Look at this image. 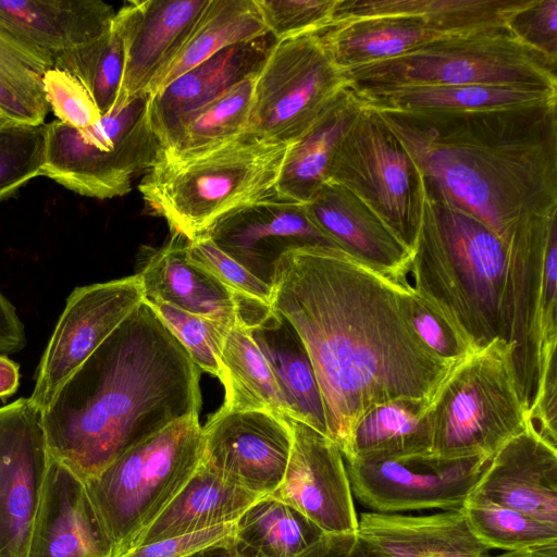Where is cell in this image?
<instances>
[{
	"instance_id": "obj_1",
	"label": "cell",
	"mask_w": 557,
	"mask_h": 557,
	"mask_svg": "<svg viewBox=\"0 0 557 557\" xmlns=\"http://www.w3.org/2000/svg\"><path fill=\"white\" fill-rule=\"evenodd\" d=\"M401 288L335 248L305 246L277 262L271 306L308 350L327 435L343 456L369 409L398 399L428 406L451 368L413 331Z\"/></svg>"
},
{
	"instance_id": "obj_2",
	"label": "cell",
	"mask_w": 557,
	"mask_h": 557,
	"mask_svg": "<svg viewBox=\"0 0 557 557\" xmlns=\"http://www.w3.org/2000/svg\"><path fill=\"white\" fill-rule=\"evenodd\" d=\"M370 110L410 154L428 191L509 244L546 251L557 228V99L485 110Z\"/></svg>"
},
{
	"instance_id": "obj_3",
	"label": "cell",
	"mask_w": 557,
	"mask_h": 557,
	"mask_svg": "<svg viewBox=\"0 0 557 557\" xmlns=\"http://www.w3.org/2000/svg\"><path fill=\"white\" fill-rule=\"evenodd\" d=\"M199 379L144 299L39 413L48 453L87 481L149 435L199 416Z\"/></svg>"
},
{
	"instance_id": "obj_4",
	"label": "cell",
	"mask_w": 557,
	"mask_h": 557,
	"mask_svg": "<svg viewBox=\"0 0 557 557\" xmlns=\"http://www.w3.org/2000/svg\"><path fill=\"white\" fill-rule=\"evenodd\" d=\"M545 256L546 251L509 244L472 214L428 191L422 180L421 225L406 283L451 324L472 351L495 341L511 348L528 413L545 366L556 354L545 352L542 341Z\"/></svg>"
},
{
	"instance_id": "obj_5",
	"label": "cell",
	"mask_w": 557,
	"mask_h": 557,
	"mask_svg": "<svg viewBox=\"0 0 557 557\" xmlns=\"http://www.w3.org/2000/svg\"><path fill=\"white\" fill-rule=\"evenodd\" d=\"M288 146L243 132L189 152L161 149L138 190L152 214L193 240L226 215L276 196Z\"/></svg>"
},
{
	"instance_id": "obj_6",
	"label": "cell",
	"mask_w": 557,
	"mask_h": 557,
	"mask_svg": "<svg viewBox=\"0 0 557 557\" xmlns=\"http://www.w3.org/2000/svg\"><path fill=\"white\" fill-rule=\"evenodd\" d=\"M557 62L508 26L451 35L400 55L341 70L355 92L401 87L480 85L557 91Z\"/></svg>"
},
{
	"instance_id": "obj_7",
	"label": "cell",
	"mask_w": 557,
	"mask_h": 557,
	"mask_svg": "<svg viewBox=\"0 0 557 557\" xmlns=\"http://www.w3.org/2000/svg\"><path fill=\"white\" fill-rule=\"evenodd\" d=\"M203 453L199 416L180 419L129 447L85 481L112 557L161 515L198 469Z\"/></svg>"
},
{
	"instance_id": "obj_8",
	"label": "cell",
	"mask_w": 557,
	"mask_h": 557,
	"mask_svg": "<svg viewBox=\"0 0 557 557\" xmlns=\"http://www.w3.org/2000/svg\"><path fill=\"white\" fill-rule=\"evenodd\" d=\"M424 416L433 456L491 459L528 425L511 348L495 341L454 364Z\"/></svg>"
},
{
	"instance_id": "obj_9",
	"label": "cell",
	"mask_w": 557,
	"mask_h": 557,
	"mask_svg": "<svg viewBox=\"0 0 557 557\" xmlns=\"http://www.w3.org/2000/svg\"><path fill=\"white\" fill-rule=\"evenodd\" d=\"M148 100L139 96L86 128L58 120L47 124L41 175L97 199L129 193L135 176L146 173L162 149L149 124Z\"/></svg>"
},
{
	"instance_id": "obj_10",
	"label": "cell",
	"mask_w": 557,
	"mask_h": 557,
	"mask_svg": "<svg viewBox=\"0 0 557 557\" xmlns=\"http://www.w3.org/2000/svg\"><path fill=\"white\" fill-rule=\"evenodd\" d=\"M326 181L362 200L411 252L422 214V176L377 114L362 107L335 146Z\"/></svg>"
},
{
	"instance_id": "obj_11",
	"label": "cell",
	"mask_w": 557,
	"mask_h": 557,
	"mask_svg": "<svg viewBox=\"0 0 557 557\" xmlns=\"http://www.w3.org/2000/svg\"><path fill=\"white\" fill-rule=\"evenodd\" d=\"M347 88L317 34L274 41L255 74L244 132L290 144Z\"/></svg>"
},
{
	"instance_id": "obj_12",
	"label": "cell",
	"mask_w": 557,
	"mask_h": 557,
	"mask_svg": "<svg viewBox=\"0 0 557 557\" xmlns=\"http://www.w3.org/2000/svg\"><path fill=\"white\" fill-rule=\"evenodd\" d=\"M491 459H442L425 454L344 460L352 494L363 506L374 512L403 513L461 509Z\"/></svg>"
},
{
	"instance_id": "obj_13",
	"label": "cell",
	"mask_w": 557,
	"mask_h": 557,
	"mask_svg": "<svg viewBox=\"0 0 557 557\" xmlns=\"http://www.w3.org/2000/svg\"><path fill=\"white\" fill-rule=\"evenodd\" d=\"M144 299L137 273L73 289L37 368L29 401L39 413Z\"/></svg>"
},
{
	"instance_id": "obj_14",
	"label": "cell",
	"mask_w": 557,
	"mask_h": 557,
	"mask_svg": "<svg viewBox=\"0 0 557 557\" xmlns=\"http://www.w3.org/2000/svg\"><path fill=\"white\" fill-rule=\"evenodd\" d=\"M202 433L201 463L206 468L260 497L278 487L293 443L288 417L220 407Z\"/></svg>"
},
{
	"instance_id": "obj_15",
	"label": "cell",
	"mask_w": 557,
	"mask_h": 557,
	"mask_svg": "<svg viewBox=\"0 0 557 557\" xmlns=\"http://www.w3.org/2000/svg\"><path fill=\"white\" fill-rule=\"evenodd\" d=\"M49 453L29 398L0 408V557H27Z\"/></svg>"
},
{
	"instance_id": "obj_16",
	"label": "cell",
	"mask_w": 557,
	"mask_h": 557,
	"mask_svg": "<svg viewBox=\"0 0 557 557\" xmlns=\"http://www.w3.org/2000/svg\"><path fill=\"white\" fill-rule=\"evenodd\" d=\"M293 434L286 470L271 494L323 533H357L358 516L339 447L308 424L289 418Z\"/></svg>"
},
{
	"instance_id": "obj_17",
	"label": "cell",
	"mask_w": 557,
	"mask_h": 557,
	"mask_svg": "<svg viewBox=\"0 0 557 557\" xmlns=\"http://www.w3.org/2000/svg\"><path fill=\"white\" fill-rule=\"evenodd\" d=\"M209 0H133L115 13L123 76L114 109L149 91L185 44ZM113 109V110H114Z\"/></svg>"
},
{
	"instance_id": "obj_18",
	"label": "cell",
	"mask_w": 557,
	"mask_h": 557,
	"mask_svg": "<svg viewBox=\"0 0 557 557\" xmlns=\"http://www.w3.org/2000/svg\"><path fill=\"white\" fill-rule=\"evenodd\" d=\"M205 235L271 287L285 252L305 246L339 249L309 219L304 203L276 196L226 215Z\"/></svg>"
},
{
	"instance_id": "obj_19",
	"label": "cell",
	"mask_w": 557,
	"mask_h": 557,
	"mask_svg": "<svg viewBox=\"0 0 557 557\" xmlns=\"http://www.w3.org/2000/svg\"><path fill=\"white\" fill-rule=\"evenodd\" d=\"M471 494L557 527V447L528 424L495 453Z\"/></svg>"
},
{
	"instance_id": "obj_20",
	"label": "cell",
	"mask_w": 557,
	"mask_h": 557,
	"mask_svg": "<svg viewBox=\"0 0 557 557\" xmlns=\"http://www.w3.org/2000/svg\"><path fill=\"white\" fill-rule=\"evenodd\" d=\"M27 557H112L85 481L50 455Z\"/></svg>"
},
{
	"instance_id": "obj_21",
	"label": "cell",
	"mask_w": 557,
	"mask_h": 557,
	"mask_svg": "<svg viewBox=\"0 0 557 557\" xmlns=\"http://www.w3.org/2000/svg\"><path fill=\"white\" fill-rule=\"evenodd\" d=\"M186 247L187 239L172 232L163 246L146 251L137 272L145 300L165 302L228 326L245 323L267 309L238 298L209 271L190 261Z\"/></svg>"
},
{
	"instance_id": "obj_22",
	"label": "cell",
	"mask_w": 557,
	"mask_h": 557,
	"mask_svg": "<svg viewBox=\"0 0 557 557\" xmlns=\"http://www.w3.org/2000/svg\"><path fill=\"white\" fill-rule=\"evenodd\" d=\"M304 205L313 224L341 250L392 280L405 283L412 253L350 190L326 181Z\"/></svg>"
},
{
	"instance_id": "obj_23",
	"label": "cell",
	"mask_w": 557,
	"mask_h": 557,
	"mask_svg": "<svg viewBox=\"0 0 557 557\" xmlns=\"http://www.w3.org/2000/svg\"><path fill=\"white\" fill-rule=\"evenodd\" d=\"M274 41L269 34L223 49L159 92L148 96L149 124L161 148L170 147L175 134L193 112L255 74Z\"/></svg>"
},
{
	"instance_id": "obj_24",
	"label": "cell",
	"mask_w": 557,
	"mask_h": 557,
	"mask_svg": "<svg viewBox=\"0 0 557 557\" xmlns=\"http://www.w3.org/2000/svg\"><path fill=\"white\" fill-rule=\"evenodd\" d=\"M115 13L101 0H0V26L51 65L104 36Z\"/></svg>"
},
{
	"instance_id": "obj_25",
	"label": "cell",
	"mask_w": 557,
	"mask_h": 557,
	"mask_svg": "<svg viewBox=\"0 0 557 557\" xmlns=\"http://www.w3.org/2000/svg\"><path fill=\"white\" fill-rule=\"evenodd\" d=\"M358 535L376 557H490L461 509L432 515L362 512Z\"/></svg>"
},
{
	"instance_id": "obj_26",
	"label": "cell",
	"mask_w": 557,
	"mask_h": 557,
	"mask_svg": "<svg viewBox=\"0 0 557 557\" xmlns=\"http://www.w3.org/2000/svg\"><path fill=\"white\" fill-rule=\"evenodd\" d=\"M249 330L275 376L288 418L301 421L329 437L315 372L294 326L272 308Z\"/></svg>"
},
{
	"instance_id": "obj_27",
	"label": "cell",
	"mask_w": 557,
	"mask_h": 557,
	"mask_svg": "<svg viewBox=\"0 0 557 557\" xmlns=\"http://www.w3.org/2000/svg\"><path fill=\"white\" fill-rule=\"evenodd\" d=\"M259 498L261 497L222 479L200 462L189 481L134 541L131 549L234 523Z\"/></svg>"
},
{
	"instance_id": "obj_28",
	"label": "cell",
	"mask_w": 557,
	"mask_h": 557,
	"mask_svg": "<svg viewBox=\"0 0 557 557\" xmlns=\"http://www.w3.org/2000/svg\"><path fill=\"white\" fill-rule=\"evenodd\" d=\"M317 35L333 63L344 70L394 58L454 34L431 27L420 18L384 16L335 21Z\"/></svg>"
},
{
	"instance_id": "obj_29",
	"label": "cell",
	"mask_w": 557,
	"mask_h": 557,
	"mask_svg": "<svg viewBox=\"0 0 557 557\" xmlns=\"http://www.w3.org/2000/svg\"><path fill=\"white\" fill-rule=\"evenodd\" d=\"M531 0H338L334 22L407 16L448 34L507 26Z\"/></svg>"
},
{
	"instance_id": "obj_30",
	"label": "cell",
	"mask_w": 557,
	"mask_h": 557,
	"mask_svg": "<svg viewBox=\"0 0 557 557\" xmlns=\"http://www.w3.org/2000/svg\"><path fill=\"white\" fill-rule=\"evenodd\" d=\"M361 109L347 88L320 117L288 146L276 184V197L306 203L326 182L331 157L338 140Z\"/></svg>"
},
{
	"instance_id": "obj_31",
	"label": "cell",
	"mask_w": 557,
	"mask_h": 557,
	"mask_svg": "<svg viewBox=\"0 0 557 557\" xmlns=\"http://www.w3.org/2000/svg\"><path fill=\"white\" fill-rule=\"evenodd\" d=\"M255 0H209L185 44L152 85L149 95L228 47L268 36Z\"/></svg>"
},
{
	"instance_id": "obj_32",
	"label": "cell",
	"mask_w": 557,
	"mask_h": 557,
	"mask_svg": "<svg viewBox=\"0 0 557 557\" xmlns=\"http://www.w3.org/2000/svg\"><path fill=\"white\" fill-rule=\"evenodd\" d=\"M219 368V379L225 389L223 409L264 410L288 417L275 376L244 322L228 329Z\"/></svg>"
},
{
	"instance_id": "obj_33",
	"label": "cell",
	"mask_w": 557,
	"mask_h": 557,
	"mask_svg": "<svg viewBox=\"0 0 557 557\" xmlns=\"http://www.w3.org/2000/svg\"><path fill=\"white\" fill-rule=\"evenodd\" d=\"M426 405L398 399L369 409L354 428L345 460H375L431 454Z\"/></svg>"
},
{
	"instance_id": "obj_34",
	"label": "cell",
	"mask_w": 557,
	"mask_h": 557,
	"mask_svg": "<svg viewBox=\"0 0 557 557\" xmlns=\"http://www.w3.org/2000/svg\"><path fill=\"white\" fill-rule=\"evenodd\" d=\"M355 94L364 108L391 110H485L557 99V91L480 85L401 87Z\"/></svg>"
},
{
	"instance_id": "obj_35",
	"label": "cell",
	"mask_w": 557,
	"mask_h": 557,
	"mask_svg": "<svg viewBox=\"0 0 557 557\" xmlns=\"http://www.w3.org/2000/svg\"><path fill=\"white\" fill-rule=\"evenodd\" d=\"M51 63L0 26V114L11 123L44 124L50 110L42 77Z\"/></svg>"
},
{
	"instance_id": "obj_36",
	"label": "cell",
	"mask_w": 557,
	"mask_h": 557,
	"mask_svg": "<svg viewBox=\"0 0 557 557\" xmlns=\"http://www.w3.org/2000/svg\"><path fill=\"white\" fill-rule=\"evenodd\" d=\"M323 532L271 495L256 500L236 521V539L264 557H296Z\"/></svg>"
},
{
	"instance_id": "obj_37",
	"label": "cell",
	"mask_w": 557,
	"mask_h": 557,
	"mask_svg": "<svg viewBox=\"0 0 557 557\" xmlns=\"http://www.w3.org/2000/svg\"><path fill=\"white\" fill-rule=\"evenodd\" d=\"M255 74L193 112L175 134L170 147L162 150L189 152L243 133L250 111Z\"/></svg>"
},
{
	"instance_id": "obj_38",
	"label": "cell",
	"mask_w": 557,
	"mask_h": 557,
	"mask_svg": "<svg viewBox=\"0 0 557 557\" xmlns=\"http://www.w3.org/2000/svg\"><path fill=\"white\" fill-rule=\"evenodd\" d=\"M52 67L75 76L92 98L101 116L110 114L123 76V46L114 24L100 39L55 59Z\"/></svg>"
},
{
	"instance_id": "obj_39",
	"label": "cell",
	"mask_w": 557,
	"mask_h": 557,
	"mask_svg": "<svg viewBox=\"0 0 557 557\" xmlns=\"http://www.w3.org/2000/svg\"><path fill=\"white\" fill-rule=\"evenodd\" d=\"M462 510L475 537L488 549L515 550L557 541V527L470 494Z\"/></svg>"
},
{
	"instance_id": "obj_40",
	"label": "cell",
	"mask_w": 557,
	"mask_h": 557,
	"mask_svg": "<svg viewBox=\"0 0 557 557\" xmlns=\"http://www.w3.org/2000/svg\"><path fill=\"white\" fill-rule=\"evenodd\" d=\"M47 124L0 125V201L12 197L41 175L46 157Z\"/></svg>"
},
{
	"instance_id": "obj_41",
	"label": "cell",
	"mask_w": 557,
	"mask_h": 557,
	"mask_svg": "<svg viewBox=\"0 0 557 557\" xmlns=\"http://www.w3.org/2000/svg\"><path fill=\"white\" fill-rule=\"evenodd\" d=\"M147 302L186 348L198 369L219 377V357L231 326L165 302Z\"/></svg>"
},
{
	"instance_id": "obj_42",
	"label": "cell",
	"mask_w": 557,
	"mask_h": 557,
	"mask_svg": "<svg viewBox=\"0 0 557 557\" xmlns=\"http://www.w3.org/2000/svg\"><path fill=\"white\" fill-rule=\"evenodd\" d=\"M275 41L315 35L333 22L338 0H255Z\"/></svg>"
},
{
	"instance_id": "obj_43",
	"label": "cell",
	"mask_w": 557,
	"mask_h": 557,
	"mask_svg": "<svg viewBox=\"0 0 557 557\" xmlns=\"http://www.w3.org/2000/svg\"><path fill=\"white\" fill-rule=\"evenodd\" d=\"M187 257L250 306L271 308L272 287L223 252L208 235L187 240Z\"/></svg>"
},
{
	"instance_id": "obj_44",
	"label": "cell",
	"mask_w": 557,
	"mask_h": 557,
	"mask_svg": "<svg viewBox=\"0 0 557 557\" xmlns=\"http://www.w3.org/2000/svg\"><path fill=\"white\" fill-rule=\"evenodd\" d=\"M401 302L416 334L449 367L472 352L451 324L408 284H403Z\"/></svg>"
},
{
	"instance_id": "obj_45",
	"label": "cell",
	"mask_w": 557,
	"mask_h": 557,
	"mask_svg": "<svg viewBox=\"0 0 557 557\" xmlns=\"http://www.w3.org/2000/svg\"><path fill=\"white\" fill-rule=\"evenodd\" d=\"M46 100L58 121L86 128L102 116L83 84L66 71L50 67L42 77Z\"/></svg>"
},
{
	"instance_id": "obj_46",
	"label": "cell",
	"mask_w": 557,
	"mask_h": 557,
	"mask_svg": "<svg viewBox=\"0 0 557 557\" xmlns=\"http://www.w3.org/2000/svg\"><path fill=\"white\" fill-rule=\"evenodd\" d=\"M507 26L524 44L557 62V0H531Z\"/></svg>"
},
{
	"instance_id": "obj_47",
	"label": "cell",
	"mask_w": 557,
	"mask_h": 557,
	"mask_svg": "<svg viewBox=\"0 0 557 557\" xmlns=\"http://www.w3.org/2000/svg\"><path fill=\"white\" fill-rule=\"evenodd\" d=\"M236 535V522L165 539L133 548L120 557H187Z\"/></svg>"
},
{
	"instance_id": "obj_48",
	"label": "cell",
	"mask_w": 557,
	"mask_h": 557,
	"mask_svg": "<svg viewBox=\"0 0 557 557\" xmlns=\"http://www.w3.org/2000/svg\"><path fill=\"white\" fill-rule=\"evenodd\" d=\"M556 406L557 376L556 355H554L545 366L537 396L528 413V424L555 447H557Z\"/></svg>"
},
{
	"instance_id": "obj_49",
	"label": "cell",
	"mask_w": 557,
	"mask_h": 557,
	"mask_svg": "<svg viewBox=\"0 0 557 557\" xmlns=\"http://www.w3.org/2000/svg\"><path fill=\"white\" fill-rule=\"evenodd\" d=\"M296 557H376L358 533H323Z\"/></svg>"
},
{
	"instance_id": "obj_50",
	"label": "cell",
	"mask_w": 557,
	"mask_h": 557,
	"mask_svg": "<svg viewBox=\"0 0 557 557\" xmlns=\"http://www.w3.org/2000/svg\"><path fill=\"white\" fill-rule=\"evenodd\" d=\"M26 345L24 324L15 307L0 292V355L22 350Z\"/></svg>"
},
{
	"instance_id": "obj_51",
	"label": "cell",
	"mask_w": 557,
	"mask_h": 557,
	"mask_svg": "<svg viewBox=\"0 0 557 557\" xmlns=\"http://www.w3.org/2000/svg\"><path fill=\"white\" fill-rule=\"evenodd\" d=\"M187 557H264L238 539L234 537L221 541L206 548L197 550Z\"/></svg>"
},
{
	"instance_id": "obj_52",
	"label": "cell",
	"mask_w": 557,
	"mask_h": 557,
	"mask_svg": "<svg viewBox=\"0 0 557 557\" xmlns=\"http://www.w3.org/2000/svg\"><path fill=\"white\" fill-rule=\"evenodd\" d=\"M20 385V367L5 355H0V399L16 393Z\"/></svg>"
},
{
	"instance_id": "obj_53",
	"label": "cell",
	"mask_w": 557,
	"mask_h": 557,
	"mask_svg": "<svg viewBox=\"0 0 557 557\" xmlns=\"http://www.w3.org/2000/svg\"><path fill=\"white\" fill-rule=\"evenodd\" d=\"M490 557H557V541L515 550H506Z\"/></svg>"
},
{
	"instance_id": "obj_54",
	"label": "cell",
	"mask_w": 557,
	"mask_h": 557,
	"mask_svg": "<svg viewBox=\"0 0 557 557\" xmlns=\"http://www.w3.org/2000/svg\"><path fill=\"white\" fill-rule=\"evenodd\" d=\"M4 122H8V121H5V120L2 117V115L0 114V125H1L2 123H4Z\"/></svg>"
}]
</instances>
